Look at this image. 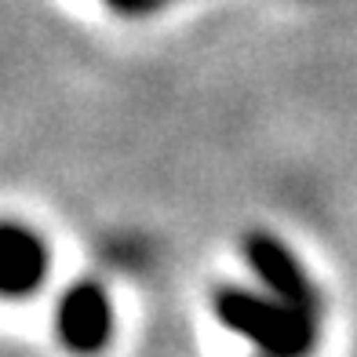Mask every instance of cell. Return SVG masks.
Instances as JSON below:
<instances>
[{"label":"cell","mask_w":357,"mask_h":357,"mask_svg":"<svg viewBox=\"0 0 357 357\" xmlns=\"http://www.w3.org/2000/svg\"><path fill=\"white\" fill-rule=\"evenodd\" d=\"M215 314L230 332L252 339L259 350L291 357L314 343V314L288 306L278 296L263 299L245 288H222L215 296Z\"/></svg>","instance_id":"6da1fadb"},{"label":"cell","mask_w":357,"mask_h":357,"mask_svg":"<svg viewBox=\"0 0 357 357\" xmlns=\"http://www.w3.org/2000/svg\"><path fill=\"white\" fill-rule=\"evenodd\" d=\"M245 252H248L252 270L259 273V281L270 288V296H278L288 306H299V310H306V314L317 310V296H314L310 281H306L303 266L296 263V255H291L278 237L252 234L245 241Z\"/></svg>","instance_id":"7a4b0ae2"},{"label":"cell","mask_w":357,"mask_h":357,"mask_svg":"<svg viewBox=\"0 0 357 357\" xmlns=\"http://www.w3.org/2000/svg\"><path fill=\"white\" fill-rule=\"evenodd\" d=\"M117 11H124V15H135V11H150L153 8V0H109Z\"/></svg>","instance_id":"5b68a950"},{"label":"cell","mask_w":357,"mask_h":357,"mask_svg":"<svg viewBox=\"0 0 357 357\" xmlns=\"http://www.w3.org/2000/svg\"><path fill=\"white\" fill-rule=\"evenodd\" d=\"M47 273V248L33 230L19 222H0V296L19 299L40 288Z\"/></svg>","instance_id":"277c9868"},{"label":"cell","mask_w":357,"mask_h":357,"mask_svg":"<svg viewBox=\"0 0 357 357\" xmlns=\"http://www.w3.org/2000/svg\"><path fill=\"white\" fill-rule=\"evenodd\" d=\"M55 324H59L62 343L70 350H99L113 328V310H109L106 291L91 281L73 284L59 303Z\"/></svg>","instance_id":"3957f363"}]
</instances>
